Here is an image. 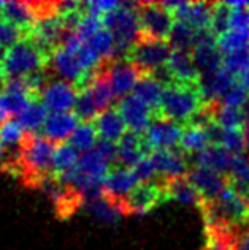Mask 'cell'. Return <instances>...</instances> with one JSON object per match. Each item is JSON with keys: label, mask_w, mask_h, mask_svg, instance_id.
<instances>
[{"label": "cell", "mask_w": 249, "mask_h": 250, "mask_svg": "<svg viewBox=\"0 0 249 250\" xmlns=\"http://www.w3.org/2000/svg\"><path fill=\"white\" fill-rule=\"evenodd\" d=\"M102 22L105 29L113 32L119 56L127 57L134 46L143 38L138 3H122L119 10L103 16Z\"/></svg>", "instance_id": "4"}, {"label": "cell", "mask_w": 249, "mask_h": 250, "mask_svg": "<svg viewBox=\"0 0 249 250\" xmlns=\"http://www.w3.org/2000/svg\"><path fill=\"white\" fill-rule=\"evenodd\" d=\"M117 109L122 116L124 122H126L127 128L136 135H143L148 131L151 124L154 122V111L151 109L148 104L140 100L135 94H130L124 97L122 100L117 103Z\"/></svg>", "instance_id": "11"}, {"label": "cell", "mask_w": 249, "mask_h": 250, "mask_svg": "<svg viewBox=\"0 0 249 250\" xmlns=\"http://www.w3.org/2000/svg\"><path fill=\"white\" fill-rule=\"evenodd\" d=\"M80 90L75 84L61 80L49 81L40 94V102L49 113H73Z\"/></svg>", "instance_id": "10"}, {"label": "cell", "mask_w": 249, "mask_h": 250, "mask_svg": "<svg viewBox=\"0 0 249 250\" xmlns=\"http://www.w3.org/2000/svg\"><path fill=\"white\" fill-rule=\"evenodd\" d=\"M237 84L238 80L228 73L224 67L214 73L200 76V89L208 104L219 103Z\"/></svg>", "instance_id": "16"}, {"label": "cell", "mask_w": 249, "mask_h": 250, "mask_svg": "<svg viewBox=\"0 0 249 250\" xmlns=\"http://www.w3.org/2000/svg\"><path fill=\"white\" fill-rule=\"evenodd\" d=\"M191 54L200 76L214 73L222 68V54L216 46V35L211 30L199 32L197 42Z\"/></svg>", "instance_id": "13"}, {"label": "cell", "mask_w": 249, "mask_h": 250, "mask_svg": "<svg viewBox=\"0 0 249 250\" xmlns=\"http://www.w3.org/2000/svg\"><path fill=\"white\" fill-rule=\"evenodd\" d=\"M172 54L173 48L170 42L141 38L129 52L127 59L140 68L143 75H156L167 67Z\"/></svg>", "instance_id": "5"}, {"label": "cell", "mask_w": 249, "mask_h": 250, "mask_svg": "<svg viewBox=\"0 0 249 250\" xmlns=\"http://www.w3.org/2000/svg\"><path fill=\"white\" fill-rule=\"evenodd\" d=\"M238 83H240V84H243L246 89H249V73H248L245 78H241V80H240Z\"/></svg>", "instance_id": "50"}, {"label": "cell", "mask_w": 249, "mask_h": 250, "mask_svg": "<svg viewBox=\"0 0 249 250\" xmlns=\"http://www.w3.org/2000/svg\"><path fill=\"white\" fill-rule=\"evenodd\" d=\"M165 73L170 83H182V84H200V73L191 52L186 51H173L172 57L165 67Z\"/></svg>", "instance_id": "17"}, {"label": "cell", "mask_w": 249, "mask_h": 250, "mask_svg": "<svg viewBox=\"0 0 249 250\" xmlns=\"http://www.w3.org/2000/svg\"><path fill=\"white\" fill-rule=\"evenodd\" d=\"M227 179L241 195H249V157L246 154L235 155Z\"/></svg>", "instance_id": "34"}, {"label": "cell", "mask_w": 249, "mask_h": 250, "mask_svg": "<svg viewBox=\"0 0 249 250\" xmlns=\"http://www.w3.org/2000/svg\"><path fill=\"white\" fill-rule=\"evenodd\" d=\"M200 84L170 83L165 85L156 119H168L178 125H191L208 109Z\"/></svg>", "instance_id": "1"}, {"label": "cell", "mask_w": 249, "mask_h": 250, "mask_svg": "<svg viewBox=\"0 0 249 250\" xmlns=\"http://www.w3.org/2000/svg\"><path fill=\"white\" fill-rule=\"evenodd\" d=\"M105 73L108 76V81L111 84V89L114 92V97L122 100L124 97L130 95V92L135 90L136 84L140 83L143 73L136 65L129 61H113L105 65Z\"/></svg>", "instance_id": "9"}, {"label": "cell", "mask_w": 249, "mask_h": 250, "mask_svg": "<svg viewBox=\"0 0 249 250\" xmlns=\"http://www.w3.org/2000/svg\"><path fill=\"white\" fill-rule=\"evenodd\" d=\"M89 44L99 52V56L102 57V61L105 63L113 62L114 59L119 56L117 54V44H116V38L113 35V32L105 27L97 32L92 40L89 42Z\"/></svg>", "instance_id": "37"}, {"label": "cell", "mask_w": 249, "mask_h": 250, "mask_svg": "<svg viewBox=\"0 0 249 250\" xmlns=\"http://www.w3.org/2000/svg\"><path fill=\"white\" fill-rule=\"evenodd\" d=\"M49 62V54L45 52L30 35L6 51L0 62V73L3 80H25L35 73H40Z\"/></svg>", "instance_id": "2"}, {"label": "cell", "mask_w": 249, "mask_h": 250, "mask_svg": "<svg viewBox=\"0 0 249 250\" xmlns=\"http://www.w3.org/2000/svg\"><path fill=\"white\" fill-rule=\"evenodd\" d=\"M216 46L222 57L249 49V29H228L226 34L216 37Z\"/></svg>", "instance_id": "31"}, {"label": "cell", "mask_w": 249, "mask_h": 250, "mask_svg": "<svg viewBox=\"0 0 249 250\" xmlns=\"http://www.w3.org/2000/svg\"><path fill=\"white\" fill-rule=\"evenodd\" d=\"M132 169H134L135 176L138 177L140 184L154 182L156 176H159V174H157V169H156L154 162H153V159H151V154L146 155L141 162L136 163V165Z\"/></svg>", "instance_id": "46"}, {"label": "cell", "mask_w": 249, "mask_h": 250, "mask_svg": "<svg viewBox=\"0 0 249 250\" xmlns=\"http://www.w3.org/2000/svg\"><path fill=\"white\" fill-rule=\"evenodd\" d=\"M29 34H25L18 25L6 21L5 18H0V49L8 51L19 42H23Z\"/></svg>", "instance_id": "42"}, {"label": "cell", "mask_w": 249, "mask_h": 250, "mask_svg": "<svg viewBox=\"0 0 249 250\" xmlns=\"http://www.w3.org/2000/svg\"><path fill=\"white\" fill-rule=\"evenodd\" d=\"M56 147L54 143L42 135H27L16 163V171L23 177H27V184L38 187L45 177L52 174Z\"/></svg>", "instance_id": "3"}, {"label": "cell", "mask_w": 249, "mask_h": 250, "mask_svg": "<svg viewBox=\"0 0 249 250\" xmlns=\"http://www.w3.org/2000/svg\"><path fill=\"white\" fill-rule=\"evenodd\" d=\"M157 174L163 177V181H173L180 177H186L189 174V163L186 159V154L180 149L172 150H159V152L151 154Z\"/></svg>", "instance_id": "15"}, {"label": "cell", "mask_w": 249, "mask_h": 250, "mask_svg": "<svg viewBox=\"0 0 249 250\" xmlns=\"http://www.w3.org/2000/svg\"><path fill=\"white\" fill-rule=\"evenodd\" d=\"M99 133L94 124L91 122H81L78 125V128L73 131V135L68 140V143L73 146L78 152H88V150L95 149L97 143H99Z\"/></svg>", "instance_id": "36"}, {"label": "cell", "mask_w": 249, "mask_h": 250, "mask_svg": "<svg viewBox=\"0 0 249 250\" xmlns=\"http://www.w3.org/2000/svg\"><path fill=\"white\" fill-rule=\"evenodd\" d=\"M25 140H27V133L24 131L16 119H11L0 125V144L6 150H16L21 152Z\"/></svg>", "instance_id": "35"}, {"label": "cell", "mask_w": 249, "mask_h": 250, "mask_svg": "<svg viewBox=\"0 0 249 250\" xmlns=\"http://www.w3.org/2000/svg\"><path fill=\"white\" fill-rule=\"evenodd\" d=\"M213 124V122H211ZM211 124H191L182 131L180 149L184 154H200L213 146V136L209 131Z\"/></svg>", "instance_id": "22"}, {"label": "cell", "mask_w": 249, "mask_h": 250, "mask_svg": "<svg viewBox=\"0 0 249 250\" xmlns=\"http://www.w3.org/2000/svg\"><path fill=\"white\" fill-rule=\"evenodd\" d=\"M6 149L0 144V169H5L6 168V163H8V157H6Z\"/></svg>", "instance_id": "49"}, {"label": "cell", "mask_w": 249, "mask_h": 250, "mask_svg": "<svg viewBox=\"0 0 249 250\" xmlns=\"http://www.w3.org/2000/svg\"><path fill=\"white\" fill-rule=\"evenodd\" d=\"M49 116V111L46 106L38 100L34 98L27 106H25L21 113L16 116V121L21 124V127L27 135H38V131H42L46 119Z\"/></svg>", "instance_id": "26"}, {"label": "cell", "mask_w": 249, "mask_h": 250, "mask_svg": "<svg viewBox=\"0 0 249 250\" xmlns=\"http://www.w3.org/2000/svg\"><path fill=\"white\" fill-rule=\"evenodd\" d=\"M119 2H113V0H94V2H86L83 3V11L88 13V15H92L97 18H103L113 13L116 10L121 8Z\"/></svg>", "instance_id": "44"}, {"label": "cell", "mask_w": 249, "mask_h": 250, "mask_svg": "<svg viewBox=\"0 0 249 250\" xmlns=\"http://www.w3.org/2000/svg\"><path fill=\"white\" fill-rule=\"evenodd\" d=\"M94 125L97 128V133H99V138L103 141L117 144L127 133V125L117 108H110L100 113Z\"/></svg>", "instance_id": "21"}, {"label": "cell", "mask_w": 249, "mask_h": 250, "mask_svg": "<svg viewBox=\"0 0 249 250\" xmlns=\"http://www.w3.org/2000/svg\"><path fill=\"white\" fill-rule=\"evenodd\" d=\"M140 186L138 177L135 176L132 168H114L110 171V174L105 179V195L111 200L122 203L134 190Z\"/></svg>", "instance_id": "18"}, {"label": "cell", "mask_w": 249, "mask_h": 250, "mask_svg": "<svg viewBox=\"0 0 249 250\" xmlns=\"http://www.w3.org/2000/svg\"><path fill=\"white\" fill-rule=\"evenodd\" d=\"M48 65L52 73H56L59 76V80L75 84L78 89L88 87L95 75V73L88 75L86 71L81 68L80 62H78L76 52L65 49L64 46H59V48H56L51 52Z\"/></svg>", "instance_id": "7"}, {"label": "cell", "mask_w": 249, "mask_h": 250, "mask_svg": "<svg viewBox=\"0 0 249 250\" xmlns=\"http://www.w3.org/2000/svg\"><path fill=\"white\" fill-rule=\"evenodd\" d=\"M248 208H249V195H248Z\"/></svg>", "instance_id": "52"}, {"label": "cell", "mask_w": 249, "mask_h": 250, "mask_svg": "<svg viewBox=\"0 0 249 250\" xmlns=\"http://www.w3.org/2000/svg\"><path fill=\"white\" fill-rule=\"evenodd\" d=\"M248 98H249V89H246L243 84L238 83L224 98H222L219 103L226 104V106H232V108L243 109V106H245L246 102H248Z\"/></svg>", "instance_id": "45"}, {"label": "cell", "mask_w": 249, "mask_h": 250, "mask_svg": "<svg viewBox=\"0 0 249 250\" xmlns=\"http://www.w3.org/2000/svg\"><path fill=\"white\" fill-rule=\"evenodd\" d=\"M111 165L103 159V157L97 152L95 149L83 152L80 157V163H78V173L88 177L92 182L105 184V179L110 174Z\"/></svg>", "instance_id": "24"}, {"label": "cell", "mask_w": 249, "mask_h": 250, "mask_svg": "<svg viewBox=\"0 0 249 250\" xmlns=\"http://www.w3.org/2000/svg\"><path fill=\"white\" fill-rule=\"evenodd\" d=\"M80 90V95H78V100L75 104V111L73 113L76 114V117L81 122H95L97 117L100 116V109L97 106V103L92 97V92H91L89 87H83L78 89Z\"/></svg>", "instance_id": "38"}, {"label": "cell", "mask_w": 249, "mask_h": 250, "mask_svg": "<svg viewBox=\"0 0 249 250\" xmlns=\"http://www.w3.org/2000/svg\"><path fill=\"white\" fill-rule=\"evenodd\" d=\"M205 250H238V241L228 229L208 228Z\"/></svg>", "instance_id": "39"}, {"label": "cell", "mask_w": 249, "mask_h": 250, "mask_svg": "<svg viewBox=\"0 0 249 250\" xmlns=\"http://www.w3.org/2000/svg\"><path fill=\"white\" fill-rule=\"evenodd\" d=\"M211 119L221 130H243L245 127L243 109L226 106L222 103L211 104Z\"/></svg>", "instance_id": "30"}, {"label": "cell", "mask_w": 249, "mask_h": 250, "mask_svg": "<svg viewBox=\"0 0 249 250\" xmlns=\"http://www.w3.org/2000/svg\"><path fill=\"white\" fill-rule=\"evenodd\" d=\"M187 179L197 188L203 201H214L228 184L226 174L205 167H194L189 171Z\"/></svg>", "instance_id": "14"}, {"label": "cell", "mask_w": 249, "mask_h": 250, "mask_svg": "<svg viewBox=\"0 0 249 250\" xmlns=\"http://www.w3.org/2000/svg\"><path fill=\"white\" fill-rule=\"evenodd\" d=\"M163 200H168L165 181L163 182H146L140 184L126 200L122 201V206L126 214L145 215L151 209H154Z\"/></svg>", "instance_id": "8"}, {"label": "cell", "mask_w": 249, "mask_h": 250, "mask_svg": "<svg viewBox=\"0 0 249 250\" xmlns=\"http://www.w3.org/2000/svg\"><path fill=\"white\" fill-rule=\"evenodd\" d=\"M181 125L172 122L168 119H154L151 127L145 133L146 146L151 152H159V150H172L178 149L182 140Z\"/></svg>", "instance_id": "12"}, {"label": "cell", "mask_w": 249, "mask_h": 250, "mask_svg": "<svg viewBox=\"0 0 249 250\" xmlns=\"http://www.w3.org/2000/svg\"><path fill=\"white\" fill-rule=\"evenodd\" d=\"M5 5H6V2H2V0H0V18H2V15H3Z\"/></svg>", "instance_id": "51"}, {"label": "cell", "mask_w": 249, "mask_h": 250, "mask_svg": "<svg viewBox=\"0 0 249 250\" xmlns=\"http://www.w3.org/2000/svg\"><path fill=\"white\" fill-rule=\"evenodd\" d=\"M86 206L94 219L103 223V225H116L126 215L122 203L111 200L107 195L100 196V198H95L92 201H88Z\"/></svg>", "instance_id": "23"}, {"label": "cell", "mask_w": 249, "mask_h": 250, "mask_svg": "<svg viewBox=\"0 0 249 250\" xmlns=\"http://www.w3.org/2000/svg\"><path fill=\"white\" fill-rule=\"evenodd\" d=\"M230 25V8L222 2V3H214V11H213V22H211V32L219 37L226 34Z\"/></svg>", "instance_id": "43"}, {"label": "cell", "mask_w": 249, "mask_h": 250, "mask_svg": "<svg viewBox=\"0 0 249 250\" xmlns=\"http://www.w3.org/2000/svg\"><path fill=\"white\" fill-rule=\"evenodd\" d=\"M222 67L240 81L249 73V49L238 51L222 57Z\"/></svg>", "instance_id": "40"}, {"label": "cell", "mask_w": 249, "mask_h": 250, "mask_svg": "<svg viewBox=\"0 0 249 250\" xmlns=\"http://www.w3.org/2000/svg\"><path fill=\"white\" fill-rule=\"evenodd\" d=\"M165 92V84H163L156 75H143L140 83L136 84V87L134 90V94L145 102L148 106L154 111V114L157 117V113L160 109L162 97Z\"/></svg>", "instance_id": "25"}, {"label": "cell", "mask_w": 249, "mask_h": 250, "mask_svg": "<svg viewBox=\"0 0 249 250\" xmlns=\"http://www.w3.org/2000/svg\"><path fill=\"white\" fill-rule=\"evenodd\" d=\"M103 29V22L102 18H97L92 15H88V13L83 11V16L78 22L76 29H75V35L80 42L83 43H89L94 38V35L99 30Z\"/></svg>", "instance_id": "41"}, {"label": "cell", "mask_w": 249, "mask_h": 250, "mask_svg": "<svg viewBox=\"0 0 249 250\" xmlns=\"http://www.w3.org/2000/svg\"><path fill=\"white\" fill-rule=\"evenodd\" d=\"M81 154L70 143L59 144L56 147L54 160H52V176H61L75 171L80 163Z\"/></svg>", "instance_id": "32"}, {"label": "cell", "mask_w": 249, "mask_h": 250, "mask_svg": "<svg viewBox=\"0 0 249 250\" xmlns=\"http://www.w3.org/2000/svg\"><path fill=\"white\" fill-rule=\"evenodd\" d=\"M95 150L110 163V165L113 162H117V146H116V143H110V141L100 140L99 143H97Z\"/></svg>", "instance_id": "47"}, {"label": "cell", "mask_w": 249, "mask_h": 250, "mask_svg": "<svg viewBox=\"0 0 249 250\" xmlns=\"http://www.w3.org/2000/svg\"><path fill=\"white\" fill-rule=\"evenodd\" d=\"M80 124L81 122L75 113H49L42 130V136L54 144H64L70 140Z\"/></svg>", "instance_id": "19"}, {"label": "cell", "mask_w": 249, "mask_h": 250, "mask_svg": "<svg viewBox=\"0 0 249 250\" xmlns=\"http://www.w3.org/2000/svg\"><path fill=\"white\" fill-rule=\"evenodd\" d=\"M117 146V162L124 168H134L136 163L141 162L149 155V147L146 146L145 136L127 131L126 136L116 144Z\"/></svg>", "instance_id": "20"}, {"label": "cell", "mask_w": 249, "mask_h": 250, "mask_svg": "<svg viewBox=\"0 0 249 250\" xmlns=\"http://www.w3.org/2000/svg\"><path fill=\"white\" fill-rule=\"evenodd\" d=\"M197 37H199V32L195 30L189 22L176 21L168 42H170V44H172L173 51L192 52L195 42H197Z\"/></svg>", "instance_id": "33"}, {"label": "cell", "mask_w": 249, "mask_h": 250, "mask_svg": "<svg viewBox=\"0 0 249 250\" xmlns=\"http://www.w3.org/2000/svg\"><path fill=\"white\" fill-rule=\"evenodd\" d=\"M233 157L230 152H227L224 147L213 144L211 147L195 155V167H205V168H213L219 171L222 174H228V171L232 168Z\"/></svg>", "instance_id": "29"}, {"label": "cell", "mask_w": 249, "mask_h": 250, "mask_svg": "<svg viewBox=\"0 0 249 250\" xmlns=\"http://www.w3.org/2000/svg\"><path fill=\"white\" fill-rule=\"evenodd\" d=\"M138 15L143 38L168 42L176 22L172 13L160 3H138Z\"/></svg>", "instance_id": "6"}, {"label": "cell", "mask_w": 249, "mask_h": 250, "mask_svg": "<svg viewBox=\"0 0 249 250\" xmlns=\"http://www.w3.org/2000/svg\"><path fill=\"white\" fill-rule=\"evenodd\" d=\"M238 250H249V228L240 236V239H238Z\"/></svg>", "instance_id": "48"}, {"label": "cell", "mask_w": 249, "mask_h": 250, "mask_svg": "<svg viewBox=\"0 0 249 250\" xmlns=\"http://www.w3.org/2000/svg\"><path fill=\"white\" fill-rule=\"evenodd\" d=\"M165 190L168 200H176L180 205L184 206H202V196L197 188L192 186V182L187 177H180V179L165 181Z\"/></svg>", "instance_id": "28"}, {"label": "cell", "mask_w": 249, "mask_h": 250, "mask_svg": "<svg viewBox=\"0 0 249 250\" xmlns=\"http://www.w3.org/2000/svg\"><path fill=\"white\" fill-rule=\"evenodd\" d=\"M2 18L6 21L18 25L19 29H23L25 34H30L32 29L35 27L38 21V16L34 10V5L25 3V2H6Z\"/></svg>", "instance_id": "27"}]
</instances>
